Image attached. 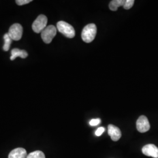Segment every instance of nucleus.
<instances>
[{
    "mask_svg": "<svg viewBox=\"0 0 158 158\" xmlns=\"http://www.w3.org/2000/svg\"><path fill=\"white\" fill-rule=\"evenodd\" d=\"M97 34V27L94 23H90L85 26L81 33L83 40L86 43H90L94 40Z\"/></svg>",
    "mask_w": 158,
    "mask_h": 158,
    "instance_id": "1",
    "label": "nucleus"
},
{
    "mask_svg": "<svg viewBox=\"0 0 158 158\" xmlns=\"http://www.w3.org/2000/svg\"><path fill=\"white\" fill-rule=\"evenodd\" d=\"M57 29L60 33L69 38H73L75 36L73 27L64 21H60L57 23Z\"/></svg>",
    "mask_w": 158,
    "mask_h": 158,
    "instance_id": "2",
    "label": "nucleus"
},
{
    "mask_svg": "<svg viewBox=\"0 0 158 158\" xmlns=\"http://www.w3.org/2000/svg\"><path fill=\"white\" fill-rule=\"evenodd\" d=\"M48 18L44 15H40L32 23V28L35 32L41 33L47 27Z\"/></svg>",
    "mask_w": 158,
    "mask_h": 158,
    "instance_id": "3",
    "label": "nucleus"
},
{
    "mask_svg": "<svg viewBox=\"0 0 158 158\" xmlns=\"http://www.w3.org/2000/svg\"><path fill=\"white\" fill-rule=\"evenodd\" d=\"M56 28L53 25H49L41 32V38L44 42L49 44L56 35Z\"/></svg>",
    "mask_w": 158,
    "mask_h": 158,
    "instance_id": "4",
    "label": "nucleus"
},
{
    "mask_svg": "<svg viewBox=\"0 0 158 158\" xmlns=\"http://www.w3.org/2000/svg\"><path fill=\"white\" fill-rule=\"evenodd\" d=\"M23 34V28L19 23H14L9 29L8 34L12 40H19Z\"/></svg>",
    "mask_w": 158,
    "mask_h": 158,
    "instance_id": "5",
    "label": "nucleus"
},
{
    "mask_svg": "<svg viewBox=\"0 0 158 158\" xmlns=\"http://www.w3.org/2000/svg\"><path fill=\"white\" fill-rule=\"evenodd\" d=\"M150 124L147 117L141 115L136 121V128L139 132L144 133L150 129Z\"/></svg>",
    "mask_w": 158,
    "mask_h": 158,
    "instance_id": "6",
    "label": "nucleus"
},
{
    "mask_svg": "<svg viewBox=\"0 0 158 158\" xmlns=\"http://www.w3.org/2000/svg\"><path fill=\"white\" fill-rule=\"evenodd\" d=\"M142 153L148 156L158 158V148L153 144H148L142 148Z\"/></svg>",
    "mask_w": 158,
    "mask_h": 158,
    "instance_id": "7",
    "label": "nucleus"
},
{
    "mask_svg": "<svg viewBox=\"0 0 158 158\" xmlns=\"http://www.w3.org/2000/svg\"><path fill=\"white\" fill-rule=\"evenodd\" d=\"M108 133L113 141H117L121 137V132L119 128L114 125L108 126Z\"/></svg>",
    "mask_w": 158,
    "mask_h": 158,
    "instance_id": "8",
    "label": "nucleus"
},
{
    "mask_svg": "<svg viewBox=\"0 0 158 158\" xmlns=\"http://www.w3.org/2000/svg\"><path fill=\"white\" fill-rule=\"evenodd\" d=\"M27 151L23 148H18L12 150L8 155V158H27Z\"/></svg>",
    "mask_w": 158,
    "mask_h": 158,
    "instance_id": "9",
    "label": "nucleus"
},
{
    "mask_svg": "<svg viewBox=\"0 0 158 158\" xmlns=\"http://www.w3.org/2000/svg\"><path fill=\"white\" fill-rule=\"evenodd\" d=\"M28 56L27 52L25 50H20L19 49L15 48L11 51V56L10 57V59L11 60H15L17 57H20L23 59H25Z\"/></svg>",
    "mask_w": 158,
    "mask_h": 158,
    "instance_id": "10",
    "label": "nucleus"
},
{
    "mask_svg": "<svg viewBox=\"0 0 158 158\" xmlns=\"http://www.w3.org/2000/svg\"><path fill=\"white\" fill-rule=\"evenodd\" d=\"M124 0H113L110 2L109 8L111 11H115L117 10L119 6H124Z\"/></svg>",
    "mask_w": 158,
    "mask_h": 158,
    "instance_id": "11",
    "label": "nucleus"
},
{
    "mask_svg": "<svg viewBox=\"0 0 158 158\" xmlns=\"http://www.w3.org/2000/svg\"><path fill=\"white\" fill-rule=\"evenodd\" d=\"M4 45L3 46V50L6 52L9 51L12 40L10 38L8 33L4 35Z\"/></svg>",
    "mask_w": 158,
    "mask_h": 158,
    "instance_id": "12",
    "label": "nucleus"
},
{
    "mask_svg": "<svg viewBox=\"0 0 158 158\" xmlns=\"http://www.w3.org/2000/svg\"><path fill=\"white\" fill-rule=\"evenodd\" d=\"M27 158H45V155L43 152L40 151H36L30 153Z\"/></svg>",
    "mask_w": 158,
    "mask_h": 158,
    "instance_id": "13",
    "label": "nucleus"
},
{
    "mask_svg": "<svg viewBox=\"0 0 158 158\" xmlns=\"http://www.w3.org/2000/svg\"><path fill=\"white\" fill-rule=\"evenodd\" d=\"M134 0H127L125 1L124 4V8L125 10H129L131 8L134 4Z\"/></svg>",
    "mask_w": 158,
    "mask_h": 158,
    "instance_id": "14",
    "label": "nucleus"
},
{
    "mask_svg": "<svg viewBox=\"0 0 158 158\" xmlns=\"http://www.w3.org/2000/svg\"><path fill=\"white\" fill-rule=\"evenodd\" d=\"M100 123H101V119L100 118L92 119L90 121L89 124L91 126H96L100 124Z\"/></svg>",
    "mask_w": 158,
    "mask_h": 158,
    "instance_id": "15",
    "label": "nucleus"
},
{
    "mask_svg": "<svg viewBox=\"0 0 158 158\" xmlns=\"http://www.w3.org/2000/svg\"><path fill=\"white\" fill-rule=\"evenodd\" d=\"M32 2V0H17L16 3L18 6H23Z\"/></svg>",
    "mask_w": 158,
    "mask_h": 158,
    "instance_id": "16",
    "label": "nucleus"
},
{
    "mask_svg": "<svg viewBox=\"0 0 158 158\" xmlns=\"http://www.w3.org/2000/svg\"><path fill=\"white\" fill-rule=\"evenodd\" d=\"M104 131H105V128L104 127H100V128H98L97 130H96L95 134H96V136H99L102 135V134Z\"/></svg>",
    "mask_w": 158,
    "mask_h": 158,
    "instance_id": "17",
    "label": "nucleus"
}]
</instances>
